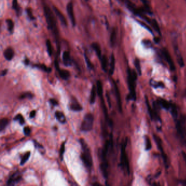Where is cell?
Instances as JSON below:
<instances>
[{"label": "cell", "mask_w": 186, "mask_h": 186, "mask_svg": "<svg viewBox=\"0 0 186 186\" xmlns=\"http://www.w3.org/2000/svg\"><path fill=\"white\" fill-rule=\"evenodd\" d=\"M6 23L7 24L8 30L9 32L12 33L13 31L14 27V24L13 21L11 19H8L6 20Z\"/></svg>", "instance_id": "f1b7e54d"}, {"label": "cell", "mask_w": 186, "mask_h": 186, "mask_svg": "<svg viewBox=\"0 0 186 186\" xmlns=\"http://www.w3.org/2000/svg\"><path fill=\"white\" fill-rule=\"evenodd\" d=\"M7 72H8V70H7V69H5V70L2 71V72H1V76H2V77L5 76V75H6V74L7 73Z\"/></svg>", "instance_id": "7dc6e473"}, {"label": "cell", "mask_w": 186, "mask_h": 186, "mask_svg": "<svg viewBox=\"0 0 186 186\" xmlns=\"http://www.w3.org/2000/svg\"><path fill=\"white\" fill-rule=\"evenodd\" d=\"M28 64H29V60L28 59H25V64L26 65H28Z\"/></svg>", "instance_id": "f907efd6"}, {"label": "cell", "mask_w": 186, "mask_h": 186, "mask_svg": "<svg viewBox=\"0 0 186 186\" xmlns=\"http://www.w3.org/2000/svg\"><path fill=\"white\" fill-rule=\"evenodd\" d=\"M170 109H171V114H172V115H173V118H175V119L177 118V110L176 106H175V105L171 104Z\"/></svg>", "instance_id": "e575fe53"}, {"label": "cell", "mask_w": 186, "mask_h": 186, "mask_svg": "<svg viewBox=\"0 0 186 186\" xmlns=\"http://www.w3.org/2000/svg\"><path fill=\"white\" fill-rule=\"evenodd\" d=\"M162 54L164 57V59L167 62L168 64L169 65L170 68H171L172 71H174L175 69V66L171 58V56L169 52L168 51V50L166 48H163L162 50Z\"/></svg>", "instance_id": "30bf717a"}, {"label": "cell", "mask_w": 186, "mask_h": 186, "mask_svg": "<svg viewBox=\"0 0 186 186\" xmlns=\"http://www.w3.org/2000/svg\"><path fill=\"white\" fill-rule=\"evenodd\" d=\"M79 142L82 146V152L81 155L82 161L87 168L91 169L92 166V158L90 150L86 142L83 139H80L79 140Z\"/></svg>", "instance_id": "7a4b0ae2"}, {"label": "cell", "mask_w": 186, "mask_h": 186, "mask_svg": "<svg viewBox=\"0 0 186 186\" xmlns=\"http://www.w3.org/2000/svg\"><path fill=\"white\" fill-rule=\"evenodd\" d=\"M26 12H27V15L29 17V18L31 20H34L35 19V17H33V14H32V10L30 8H27L26 9Z\"/></svg>", "instance_id": "7bdbcfd3"}, {"label": "cell", "mask_w": 186, "mask_h": 186, "mask_svg": "<svg viewBox=\"0 0 186 186\" xmlns=\"http://www.w3.org/2000/svg\"><path fill=\"white\" fill-rule=\"evenodd\" d=\"M146 105H147V109H148L149 113V114H150V117H151V118H152V119H153V118H154V110H152V109L151 108V106H150L148 100H146Z\"/></svg>", "instance_id": "d590c367"}, {"label": "cell", "mask_w": 186, "mask_h": 186, "mask_svg": "<svg viewBox=\"0 0 186 186\" xmlns=\"http://www.w3.org/2000/svg\"><path fill=\"white\" fill-rule=\"evenodd\" d=\"M37 68H39L41 69L42 71H44V72H48V73H49L51 71V69L50 68H48L46 65L44 64H37L35 66Z\"/></svg>", "instance_id": "836d02e7"}, {"label": "cell", "mask_w": 186, "mask_h": 186, "mask_svg": "<svg viewBox=\"0 0 186 186\" xmlns=\"http://www.w3.org/2000/svg\"><path fill=\"white\" fill-rule=\"evenodd\" d=\"M55 117L56 119L59 121V122L61 123H64L66 122V118L64 113L59 111H56L55 112Z\"/></svg>", "instance_id": "d6986e66"}, {"label": "cell", "mask_w": 186, "mask_h": 186, "mask_svg": "<svg viewBox=\"0 0 186 186\" xmlns=\"http://www.w3.org/2000/svg\"><path fill=\"white\" fill-rule=\"evenodd\" d=\"M44 12L46 17V21L48 24V28L53 32V33L54 34V36L56 38V41H58L59 35L58 29L57 26L56 20L55 19L54 15L50 8L47 6H45L44 7Z\"/></svg>", "instance_id": "6da1fadb"}, {"label": "cell", "mask_w": 186, "mask_h": 186, "mask_svg": "<svg viewBox=\"0 0 186 186\" xmlns=\"http://www.w3.org/2000/svg\"><path fill=\"white\" fill-rule=\"evenodd\" d=\"M158 103H159V105L164 109H166V110L170 109L171 104H170L168 101L165 100L160 99L158 100Z\"/></svg>", "instance_id": "7402d4cb"}, {"label": "cell", "mask_w": 186, "mask_h": 186, "mask_svg": "<svg viewBox=\"0 0 186 186\" xmlns=\"http://www.w3.org/2000/svg\"><path fill=\"white\" fill-rule=\"evenodd\" d=\"M150 24L152 26V27L154 28L155 31L157 32L158 33L160 34V28H159V25H158V23L157 22V21L156 20L152 19V20H151Z\"/></svg>", "instance_id": "83f0119b"}, {"label": "cell", "mask_w": 186, "mask_h": 186, "mask_svg": "<svg viewBox=\"0 0 186 186\" xmlns=\"http://www.w3.org/2000/svg\"><path fill=\"white\" fill-rule=\"evenodd\" d=\"M53 9L55 13L56 14V16L59 19L60 22L62 23V24L64 26H67V20H66V19L65 18L62 13L55 6L53 7Z\"/></svg>", "instance_id": "4fadbf2b"}, {"label": "cell", "mask_w": 186, "mask_h": 186, "mask_svg": "<svg viewBox=\"0 0 186 186\" xmlns=\"http://www.w3.org/2000/svg\"><path fill=\"white\" fill-rule=\"evenodd\" d=\"M100 60L101 61V65H102V69L105 72H106L108 69V59L106 56L105 55H103Z\"/></svg>", "instance_id": "603a6c76"}, {"label": "cell", "mask_w": 186, "mask_h": 186, "mask_svg": "<svg viewBox=\"0 0 186 186\" xmlns=\"http://www.w3.org/2000/svg\"><path fill=\"white\" fill-rule=\"evenodd\" d=\"M141 1L143 3V5H144V6L145 7V9L147 10V11L150 13V10H151L150 9V6L149 5V2H148V0H141Z\"/></svg>", "instance_id": "60d3db41"}, {"label": "cell", "mask_w": 186, "mask_h": 186, "mask_svg": "<svg viewBox=\"0 0 186 186\" xmlns=\"http://www.w3.org/2000/svg\"><path fill=\"white\" fill-rule=\"evenodd\" d=\"M115 67V59L113 54L111 55V59H110V69H109V73L110 75L113 74L114 70Z\"/></svg>", "instance_id": "cb8c5ba5"}, {"label": "cell", "mask_w": 186, "mask_h": 186, "mask_svg": "<svg viewBox=\"0 0 186 186\" xmlns=\"http://www.w3.org/2000/svg\"><path fill=\"white\" fill-rule=\"evenodd\" d=\"M96 87L95 85H93L91 89V95H90V103L94 104L95 101V97H96Z\"/></svg>", "instance_id": "484cf974"}, {"label": "cell", "mask_w": 186, "mask_h": 186, "mask_svg": "<svg viewBox=\"0 0 186 186\" xmlns=\"http://www.w3.org/2000/svg\"><path fill=\"white\" fill-rule=\"evenodd\" d=\"M185 1H186V0H185Z\"/></svg>", "instance_id": "11a10c76"}, {"label": "cell", "mask_w": 186, "mask_h": 186, "mask_svg": "<svg viewBox=\"0 0 186 186\" xmlns=\"http://www.w3.org/2000/svg\"><path fill=\"white\" fill-rule=\"evenodd\" d=\"M67 12L68 13V17L71 20V21L73 26H75L76 24V21L75 18L74 17V9H73V4L72 2H70L68 3L67 6Z\"/></svg>", "instance_id": "7c38bea8"}, {"label": "cell", "mask_w": 186, "mask_h": 186, "mask_svg": "<svg viewBox=\"0 0 186 186\" xmlns=\"http://www.w3.org/2000/svg\"><path fill=\"white\" fill-rule=\"evenodd\" d=\"M22 179L21 174L19 172L14 173L7 181V184L8 186H14L20 181Z\"/></svg>", "instance_id": "9c48e42d"}, {"label": "cell", "mask_w": 186, "mask_h": 186, "mask_svg": "<svg viewBox=\"0 0 186 186\" xmlns=\"http://www.w3.org/2000/svg\"><path fill=\"white\" fill-rule=\"evenodd\" d=\"M177 132L178 135L183 139H185L186 138V128L185 127V122L183 120L177 121L176 124Z\"/></svg>", "instance_id": "52a82bcc"}, {"label": "cell", "mask_w": 186, "mask_h": 186, "mask_svg": "<svg viewBox=\"0 0 186 186\" xmlns=\"http://www.w3.org/2000/svg\"><path fill=\"white\" fill-rule=\"evenodd\" d=\"M46 46L47 48V51L49 55L51 56V55L53 54V48H52V45L49 39H48L46 42Z\"/></svg>", "instance_id": "1f68e13d"}, {"label": "cell", "mask_w": 186, "mask_h": 186, "mask_svg": "<svg viewBox=\"0 0 186 186\" xmlns=\"http://www.w3.org/2000/svg\"><path fill=\"white\" fill-rule=\"evenodd\" d=\"M185 92H186V91H185Z\"/></svg>", "instance_id": "f5cc1de1"}, {"label": "cell", "mask_w": 186, "mask_h": 186, "mask_svg": "<svg viewBox=\"0 0 186 186\" xmlns=\"http://www.w3.org/2000/svg\"><path fill=\"white\" fill-rule=\"evenodd\" d=\"M36 113V111L35 110H33L32 111H31V113H30V118H35Z\"/></svg>", "instance_id": "bcb514c9"}, {"label": "cell", "mask_w": 186, "mask_h": 186, "mask_svg": "<svg viewBox=\"0 0 186 186\" xmlns=\"http://www.w3.org/2000/svg\"><path fill=\"white\" fill-rule=\"evenodd\" d=\"M96 90L98 95L100 98L103 97V86L102 82L100 80H98L96 83Z\"/></svg>", "instance_id": "d4e9b609"}, {"label": "cell", "mask_w": 186, "mask_h": 186, "mask_svg": "<svg viewBox=\"0 0 186 186\" xmlns=\"http://www.w3.org/2000/svg\"><path fill=\"white\" fill-rule=\"evenodd\" d=\"M174 48L175 54L176 55L178 64L180 65V66L181 67H184L185 66V62H184V60L183 59V57L182 56L181 51L179 49L177 44H175V43H174Z\"/></svg>", "instance_id": "8fae6325"}, {"label": "cell", "mask_w": 186, "mask_h": 186, "mask_svg": "<svg viewBox=\"0 0 186 186\" xmlns=\"http://www.w3.org/2000/svg\"><path fill=\"white\" fill-rule=\"evenodd\" d=\"M134 65L136 68L137 72L139 75L141 74V69L140 63L139 59H136L134 60Z\"/></svg>", "instance_id": "d6a6232c"}, {"label": "cell", "mask_w": 186, "mask_h": 186, "mask_svg": "<svg viewBox=\"0 0 186 186\" xmlns=\"http://www.w3.org/2000/svg\"><path fill=\"white\" fill-rule=\"evenodd\" d=\"M128 83L129 89V97L133 100L136 99L135 82L137 79V74L134 71L128 69Z\"/></svg>", "instance_id": "3957f363"}, {"label": "cell", "mask_w": 186, "mask_h": 186, "mask_svg": "<svg viewBox=\"0 0 186 186\" xmlns=\"http://www.w3.org/2000/svg\"><path fill=\"white\" fill-rule=\"evenodd\" d=\"M116 39H117V31L115 28H113L110 37V42L111 46H113L115 45L116 42Z\"/></svg>", "instance_id": "ac0fdd59"}, {"label": "cell", "mask_w": 186, "mask_h": 186, "mask_svg": "<svg viewBox=\"0 0 186 186\" xmlns=\"http://www.w3.org/2000/svg\"><path fill=\"white\" fill-rule=\"evenodd\" d=\"M8 120L7 118H3L0 121V131H2L5 129V128L8 124Z\"/></svg>", "instance_id": "4316f807"}, {"label": "cell", "mask_w": 186, "mask_h": 186, "mask_svg": "<svg viewBox=\"0 0 186 186\" xmlns=\"http://www.w3.org/2000/svg\"><path fill=\"white\" fill-rule=\"evenodd\" d=\"M24 133L25 136H28L31 133V129L29 127H25L24 128Z\"/></svg>", "instance_id": "ee69618b"}, {"label": "cell", "mask_w": 186, "mask_h": 186, "mask_svg": "<svg viewBox=\"0 0 186 186\" xmlns=\"http://www.w3.org/2000/svg\"><path fill=\"white\" fill-rule=\"evenodd\" d=\"M59 73V76L62 79L64 80H67L70 77V73L67 70L65 69H60L59 68L57 70Z\"/></svg>", "instance_id": "44dd1931"}, {"label": "cell", "mask_w": 186, "mask_h": 186, "mask_svg": "<svg viewBox=\"0 0 186 186\" xmlns=\"http://www.w3.org/2000/svg\"><path fill=\"white\" fill-rule=\"evenodd\" d=\"M92 185H93V186H97V185H99V186H100V185H100V183H93Z\"/></svg>", "instance_id": "816d5d0a"}, {"label": "cell", "mask_w": 186, "mask_h": 186, "mask_svg": "<svg viewBox=\"0 0 186 186\" xmlns=\"http://www.w3.org/2000/svg\"><path fill=\"white\" fill-rule=\"evenodd\" d=\"M86 1H88V0H86Z\"/></svg>", "instance_id": "db71d44e"}, {"label": "cell", "mask_w": 186, "mask_h": 186, "mask_svg": "<svg viewBox=\"0 0 186 186\" xmlns=\"http://www.w3.org/2000/svg\"><path fill=\"white\" fill-rule=\"evenodd\" d=\"M14 121H19V123H20L21 125H23V124H25V123L24 118H23V115H21V114H18V115H17L15 116V118H14Z\"/></svg>", "instance_id": "4dcf8cb0"}, {"label": "cell", "mask_w": 186, "mask_h": 186, "mask_svg": "<svg viewBox=\"0 0 186 186\" xmlns=\"http://www.w3.org/2000/svg\"><path fill=\"white\" fill-rule=\"evenodd\" d=\"M91 46L92 47L93 49L95 51V53L97 55V56L98 57V58L100 59H101L102 58V50L100 49V46L98 43H93L91 44Z\"/></svg>", "instance_id": "ffe728a7"}, {"label": "cell", "mask_w": 186, "mask_h": 186, "mask_svg": "<svg viewBox=\"0 0 186 186\" xmlns=\"http://www.w3.org/2000/svg\"><path fill=\"white\" fill-rule=\"evenodd\" d=\"M94 118L91 113H87L82 120L81 125V130L83 132H89L93 128Z\"/></svg>", "instance_id": "277c9868"}, {"label": "cell", "mask_w": 186, "mask_h": 186, "mask_svg": "<svg viewBox=\"0 0 186 186\" xmlns=\"http://www.w3.org/2000/svg\"><path fill=\"white\" fill-rule=\"evenodd\" d=\"M13 8L17 11V13H20V7L18 6L17 0H13Z\"/></svg>", "instance_id": "f35d334b"}, {"label": "cell", "mask_w": 186, "mask_h": 186, "mask_svg": "<svg viewBox=\"0 0 186 186\" xmlns=\"http://www.w3.org/2000/svg\"><path fill=\"white\" fill-rule=\"evenodd\" d=\"M64 151H65V142H64V143L61 146L60 157H61V160H62V159H63V156H64Z\"/></svg>", "instance_id": "b9f144b4"}, {"label": "cell", "mask_w": 186, "mask_h": 186, "mask_svg": "<svg viewBox=\"0 0 186 186\" xmlns=\"http://www.w3.org/2000/svg\"><path fill=\"white\" fill-rule=\"evenodd\" d=\"M145 142L146 150L149 151L151 149L152 144H151V142L150 140V138L149 137L146 138Z\"/></svg>", "instance_id": "8d00e7d4"}, {"label": "cell", "mask_w": 186, "mask_h": 186, "mask_svg": "<svg viewBox=\"0 0 186 186\" xmlns=\"http://www.w3.org/2000/svg\"><path fill=\"white\" fill-rule=\"evenodd\" d=\"M182 154L184 160H185V162H186V152H182Z\"/></svg>", "instance_id": "c3c4849f"}, {"label": "cell", "mask_w": 186, "mask_h": 186, "mask_svg": "<svg viewBox=\"0 0 186 186\" xmlns=\"http://www.w3.org/2000/svg\"><path fill=\"white\" fill-rule=\"evenodd\" d=\"M30 156H31V152H30V151L27 152L25 154H24V156L22 157V158L21 159L20 165H23L28 160V159H29Z\"/></svg>", "instance_id": "f546056e"}, {"label": "cell", "mask_w": 186, "mask_h": 186, "mask_svg": "<svg viewBox=\"0 0 186 186\" xmlns=\"http://www.w3.org/2000/svg\"><path fill=\"white\" fill-rule=\"evenodd\" d=\"M70 109L74 111H80L82 110V105L77 102V100L75 99H72L69 106Z\"/></svg>", "instance_id": "9a60e30c"}, {"label": "cell", "mask_w": 186, "mask_h": 186, "mask_svg": "<svg viewBox=\"0 0 186 186\" xmlns=\"http://www.w3.org/2000/svg\"><path fill=\"white\" fill-rule=\"evenodd\" d=\"M3 55H4V56H5L6 59L8 61H10L13 59V58L14 57V52L13 49H12L10 48H8L5 50Z\"/></svg>", "instance_id": "e0dca14e"}, {"label": "cell", "mask_w": 186, "mask_h": 186, "mask_svg": "<svg viewBox=\"0 0 186 186\" xmlns=\"http://www.w3.org/2000/svg\"><path fill=\"white\" fill-rule=\"evenodd\" d=\"M154 139L155 141L156 142V144L157 145V146L159 149V151H160V153L162 154V158L163 159L164 163L165 164V165L167 166L168 165V158H167V156L166 154L164 152V151L163 147L162 146V141L160 140V138L158 136L154 135Z\"/></svg>", "instance_id": "ba28073f"}, {"label": "cell", "mask_w": 186, "mask_h": 186, "mask_svg": "<svg viewBox=\"0 0 186 186\" xmlns=\"http://www.w3.org/2000/svg\"><path fill=\"white\" fill-rule=\"evenodd\" d=\"M121 1L125 4L128 9H129L130 11H131L132 13L136 14L137 15L140 16L142 18H144L145 15L143 14L142 12H141L140 9H138L131 1L129 0H121Z\"/></svg>", "instance_id": "8992f818"}, {"label": "cell", "mask_w": 186, "mask_h": 186, "mask_svg": "<svg viewBox=\"0 0 186 186\" xmlns=\"http://www.w3.org/2000/svg\"><path fill=\"white\" fill-rule=\"evenodd\" d=\"M180 183L182 184V185H184V186H186V180H181L180 182Z\"/></svg>", "instance_id": "681fc988"}, {"label": "cell", "mask_w": 186, "mask_h": 186, "mask_svg": "<svg viewBox=\"0 0 186 186\" xmlns=\"http://www.w3.org/2000/svg\"><path fill=\"white\" fill-rule=\"evenodd\" d=\"M33 95L30 92H25V93L21 94V95H20V97H19L20 99H25V98H29V99H31L33 97Z\"/></svg>", "instance_id": "74e56055"}, {"label": "cell", "mask_w": 186, "mask_h": 186, "mask_svg": "<svg viewBox=\"0 0 186 186\" xmlns=\"http://www.w3.org/2000/svg\"><path fill=\"white\" fill-rule=\"evenodd\" d=\"M127 144V141H125L121 146V157H120V164L122 169H125L128 174H129V165L127 157V154L126 153V147Z\"/></svg>", "instance_id": "5b68a950"}, {"label": "cell", "mask_w": 186, "mask_h": 186, "mask_svg": "<svg viewBox=\"0 0 186 186\" xmlns=\"http://www.w3.org/2000/svg\"><path fill=\"white\" fill-rule=\"evenodd\" d=\"M85 61H86V62L87 67L89 69H93L94 68L93 65V64L91 63L90 60L85 54Z\"/></svg>", "instance_id": "ab89813d"}, {"label": "cell", "mask_w": 186, "mask_h": 186, "mask_svg": "<svg viewBox=\"0 0 186 186\" xmlns=\"http://www.w3.org/2000/svg\"><path fill=\"white\" fill-rule=\"evenodd\" d=\"M114 84V89H115V95H116V98L118 102V110L120 112H122V102H121V95H120V93L118 89V87L117 86L116 84L113 82Z\"/></svg>", "instance_id": "5bb4252c"}, {"label": "cell", "mask_w": 186, "mask_h": 186, "mask_svg": "<svg viewBox=\"0 0 186 186\" xmlns=\"http://www.w3.org/2000/svg\"><path fill=\"white\" fill-rule=\"evenodd\" d=\"M49 102L50 103V104L51 105H53V106H57L58 105V102L56 100H55L54 98H51L49 100Z\"/></svg>", "instance_id": "f6af8a7d"}, {"label": "cell", "mask_w": 186, "mask_h": 186, "mask_svg": "<svg viewBox=\"0 0 186 186\" xmlns=\"http://www.w3.org/2000/svg\"><path fill=\"white\" fill-rule=\"evenodd\" d=\"M62 59L64 61V64L66 66H69L72 64V61L69 53L68 51H64L62 55Z\"/></svg>", "instance_id": "2e32d148"}]
</instances>
